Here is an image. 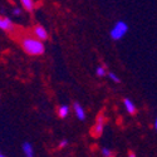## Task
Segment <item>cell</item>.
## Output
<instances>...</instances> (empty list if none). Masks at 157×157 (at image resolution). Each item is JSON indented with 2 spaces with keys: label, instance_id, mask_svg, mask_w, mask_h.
<instances>
[{
  "label": "cell",
  "instance_id": "14",
  "mask_svg": "<svg viewBox=\"0 0 157 157\" xmlns=\"http://www.w3.org/2000/svg\"><path fill=\"white\" fill-rule=\"evenodd\" d=\"M11 13H13V14H14L15 17H19V15L21 14V9H20V8H18V6H15V8H13Z\"/></svg>",
  "mask_w": 157,
  "mask_h": 157
},
{
  "label": "cell",
  "instance_id": "12",
  "mask_svg": "<svg viewBox=\"0 0 157 157\" xmlns=\"http://www.w3.org/2000/svg\"><path fill=\"white\" fill-rule=\"evenodd\" d=\"M96 74H97V77H104V75H107V69H106V67H104V65H99V67H97Z\"/></svg>",
  "mask_w": 157,
  "mask_h": 157
},
{
  "label": "cell",
  "instance_id": "3",
  "mask_svg": "<svg viewBox=\"0 0 157 157\" xmlns=\"http://www.w3.org/2000/svg\"><path fill=\"white\" fill-rule=\"evenodd\" d=\"M104 116L99 114L97 117V122L94 123V126L92 127V136L93 137H101L103 135V131H104Z\"/></svg>",
  "mask_w": 157,
  "mask_h": 157
},
{
  "label": "cell",
  "instance_id": "10",
  "mask_svg": "<svg viewBox=\"0 0 157 157\" xmlns=\"http://www.w3.org/2000/svg\"><path fill=\"white\" fill-rule=\"evenodd\" d=\"M20 4L23 6V9H25L27 11H33L35 9V2L34 0H20Z\"/></svg>",
  "mask_w": 157,
  "mask_h": 157
},
{
  "label": "cell",
  "instance_id": "17",
  "mask_svg": "<svg viewBox=\"0 0 157 157\" xmlns=\"http://www.w3.org/2000/svg\"><path fill=\"white\" fill-rule=\"evenodd\" d=\"M155 129H156V131H157V118H156V120H155Z\"/></svg>",
  "mask_w": 157,
  "mask_h": 157
},
{
  "label": "cell",
  "instance_id": "15",
  "mask_svg": "<svg viewBox=\"0 0 157 157\" xmlns=\"http://www.w3.org/2000/svg\"><path fill=\"white\" fill-rule=\"evenodd\" d=\"M68 146V140H62L59 142V147L60 148H64V147H67Z\"/></svg>",
  "mask_w": 157,
  "mask_h": 157
},
{
  "label": "cell",
  "instance_id": "6",
  "mask_svg": "<svg viewBox=\"0 0 157 157\" xmlns=\"http://www.w3.org/2000/svg\"><path fill=\"white\" fill-rule=\"evenodd\" d=\"M0 29L4 32H13L14 30V24L6 17H0Z\"/></svg>",
  "mask_w": 157,
  "mask_h": 157
},
{
  "label": "cell",
  "instance_id": "13",
  "mask_svg": "<svg viewBox=\"0 0 157 157\" xmlns=\"http://www.w3.org/2000/svg\"><path fill=\"white\" fill-rule=\"evenodd\" d=\"M101 153L103 157H113V151L108 147H102L101 148Z\"/></svg>",
  "mask_w": 157,
  "mask_h": 157
},
{
  "label": "cell",
  "instance_id": "8",
  "mask_svg": "<svg viewBox=\"0 0 157 157\" xmlns=\"http://www.w3.org/2000/svg\"><path fill=\"white\" fill-rule=\"evenodd\" d=\"M123 106H124L127 113H129V114H136L137 108H136V106H135V103L131 101L129 98H124V99H123Z\"/></svg>",
  "mask_w": 157,
  "mask_h": 157
},
{
  "label": "cell",
  "instance_id": "16",
  "mask_svg": "<svg viewBox=\"0 0 157 157\" xmlns=\"http://www.w3.org/2000/svg\"><path fill=\"white\" fill-rule=\"evenodd\" d=\"M128 157H136L135 152H132V151H129V152H128Z\"/></svg>",
  "mask_w": 157,
  "mask_h": 157
},
{
  "label": "cell",
  "instance_id": "11",
  "mask_svg": "<svg viewBox=\"0 0 157 157\" xmlns=\"http://www.w3.org/2000/svg\"><path fill=\"white\" fill-rule=\"evenodd\" d=\"M107 77L109 78L113 83H120L121 82V78L117 75L116 73H113V72H107Z\"/></svg>",
  "mask_w": 157,
  "mask_h": 157
},
{
  "label": "cell",
  "instance_id": "19",
  "mask_svg": "<svg viewBox=\"0 0 157 157\" xmlns=\"http://www.w3.org/2000/svg\"><path fill=\"white\" fill-rule=\"evenodd\" d=\"M32 157H33V156H32Z\"/></svg>",
  "mask_w": 157,
  "mask_h": 157
},
{
  "label": "cell",
  "instance_id": "1",
  "mask_svg": "<svg viewBox=\"0 0 157 157\" xmlns=\"http://www.w3.org/2000/svg\"><path fill=\"white\" fill-rule=\"evenodd\" d=\"M21 49L30 57H40L44 54L45 47L42 40H39L35 36H24L20 40Z\"/></svg>",
  "mask_w": 157,
  "mask_h": 157
},
{
  "label": "cell",
  "instance_id": "9",
  "mask_svg": "<svg viewBox=\"0 0 157 157\" xmlns=\"http://www.w3.org/2000/svg\"><path fill=\"white\" fill-rule=\"evenodd\" d=\"M21 150H23L24 155L27 156V157H32L33 153H34V148H33V146H32L30 142H24L23 146H21Z\"/></svg>",
  "mask_w": 157,
  "mask_h": 157
},
{
  "label": "cell",
  "instance_id": "4",
  "mask_svg": "<svg viewBox=\"0 0 157 157\" xmlns=\"http://www.w3.org/2000/svg\"><path fill=\"white\" fill-rule=\"evenodd\" d=\"M32 33H33V36H35L36 39H39V40H42V42L48 40V38H49L48 30L43 27V25H35Z\"/></svg>",
  "mask_w": 157,
  "mask_h": 157
},
{
  "label": "cell",
  "instance_id": "7",
  "mask_svg": "<svg viewBox=\"0 0 157 157\" xmlns=\"http://www.w3.org/2000/svg\"><path fill=\"white\" fill-rule=\"evenodd\" d=\"M69 112H71V108H69L68 104H60V106L58 107V109H57V114L62 120L67 118V117L69 116Z\"/></svg>",
  "mask_w": 157,
  "mask_h": 157
},
{
  "label": "cell",
  "instance_id": "5",
  "mask_svg": "<svg viewBox=\"0 0 157 157\" xmlns=\"http://www.w3.org/2000/svg\"><path fill=\"white\" fill-rule=\"evenodd\" d=\"M73 112H74L75 117L79 121H86V118H87L86 109L83 108V106H82L81 103H78V102H74L73 103Z\"/></svg>",
  "mask_w": 157,
  "mask_h": 157
},
{
  "label": "cell",
  "instance_id": "18",
  "mask_svg": "<svg viewBox=\"0 0 157 157\" xmlns=\"http://www.w3.org/2000/svg\"><path fill=\"white\" fill-rule=\"evenodd\" d=\"M0 157H5V156H4L3 153H0Z\"/></svg>",
  "mask_w": 157,
  "mask_h": 157
},
{
  "label": "cell",
  "instance_id": "2",
  "mask_svg": "<svg viewBox=\"0 0 157 157\" xmlns=\"http://www.w3.org/2000/svg\"><path fill=\"white\" fill-rule=\"evenodd\" d=\"M127 32H128L127 23L123 20H118V21H116V24L109 30V35L113 40H121V39L127 34Z\"/></svg>",
  "mask_w": 157,
  "mask_h": 157
}]
</instances>
